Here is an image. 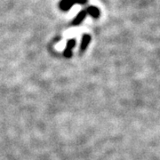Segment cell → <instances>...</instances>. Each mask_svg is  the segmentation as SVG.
Returning a JSON list of instances; mask_svg holds the SVG:
<instances>
[{"mask_svg":"<svg viewBox=\"0 0 160 160\" xmlns=\"http://www.w3.org/2000/svg\"><path fill=\"white\" fill-rule=\"evenodd\" d=\"M87 3V0H61L60 2V8L62 11H68L74 5H81L84 6Z\"/></svg>","mask_w":160,"mask_h":160,"instance_id":"cell-1","label":"cell"},{"mask_svg":"<svg viewBox=\"0 0 160 160\" xmlns=\"http://www.w3.org/2000/svg\"><path fill=\"white\" fill-rule=\"evenodd\" d=\"M86 11H87L89 15H91L92 17L94 18V19H97L100 16V10L96 6H89L86 8Z\"/></svg>","mask_w":160,"mask_h":160,"instance_id":"cell-3","label":"cell"},{"mask_svg":"<svg viewBox=\"0 0 160 160\" xmlns=\"http://www.w3.org/2000/svg\"><path fill=\"white\" fill-rule=\"evenodd\" d=\"M75 44H76V42H75L74 39L69 40L68 45H67V48H66V50L64 51V55H65L66 57H70V56H71V50L74 48Z\"/></svg>","mask_w":160,"mask_h":160,"instance_id":"cell-4","label":"cell"},{"mask_svg":"<svg viewBox=\"0 0 160 160\" xmlns=\"http://www.w3.org/2000/svg\"><path fill=\"white\" fill-rule=\"evenodd\" d=\"M87 14H88V12H87V11H86V9H84V10H82L81 12H79L78 13V15L76 16V18L73 20L72 24H73L74 26L79 25L80 23L82 22L86 19Z\"/></svg>","mask_w":160,"mask_h":160,"instance_id":"cell-2","label":"cell"},{"mask_svg":"<svg viewBox=\"0 0 160 160\" xmlns=\"http://www.w3.org/2000/svg\"><path fill=\"white\" fill-rule=\"evenodd\" d=\"M91 40V37L89 35H84L83 36V39H82V44H81V49L85 50L86 48V46H88L89 42Z\"/></svg>","mask_w":160,"mask_h":160,"instance_id":"cell-5","label":"cell"}]
</instances>
